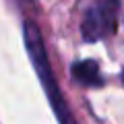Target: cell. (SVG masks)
Instances as JSON below:
<instances>
[{"label": "cell", "mask_w": 124, "mask_h": 124, "mask_svg": "<svg viewBox=\"0 0 124 124\" xmlns=\"http://www.w3.org/2000/svg\"><path fill=\"white\" fill-rule=\"evenodd\" d=\"M72 77L81 85H87V87H99L101 85L99 66L95 60H81L77 64H72Z\"/></svg>", "instance_id": "obj_3"}, {"label": "cell", "mask_w": 124, "mask_h": 124, "mask_svg": "<svg viewBox=\"0 0 124 124\" xmlns=\"http://www.w3.org/2000/svg\"><path fill=\"white\" fill-rule=\"evenodd\" d=\"M23 37H25V48H27L29 58H31V64H33L37 77H39V83L46 89V95H48L50 103H52V110L56 114L58 122L60 124H77L72 112L68 110L66 101H64V97H62V93H60L56 77L52 72V66H50L48 54H46V46H44V37H41L39 27L33 21H25V25H23Z\"/></svg>", "instance_id": "obj_1"}, {"label": "cell", "mask_w": 124, "mask_h": 124, "mask_svg": "<svg viewBox=\"0 0 124 124\" xmlns=\"http://www.w3.org/2000/svg\"><path fill=\"white\" fill-rule=\"evenodd\" d=\"M122 79H124V75H122Z\"/></svg>", "instance_id": "obj_4"}, {"label": "cell", "mask_w": 124, "mask_h": 124, "mask_svg": "<svg viewBox=\"0 0 124 124\" xmlns=\"http://www.w3.org/2000/svg\"><path fill=\"white\" fill-rule=\"evenodd\" d=\"M118 0H97L91 8H87L81 25V33L87 41H97L103 35H110L116 27Z\"/></svg>", "instance_id": "obj_2"}]
</instances>
